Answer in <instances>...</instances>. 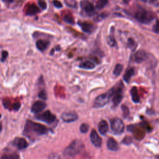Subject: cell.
Segmentation results:
<instances>
[{"instance_id": "28", "label": "cell", "mask_w": 159, "mask_h": 159, "mask_svg": "<svg viewBox=\"0 0 159 159\" xmlns=\"http://www.w3.org/2000/svg\"><path fill=\"white\" fill-rule=\"evenodd\" d=\"M122 143L126 145H129L132 143V138L130 136H126L123 139Z\"/></svg>"}, {"instance_id": "29", "label": "cell", "mask_w": 159, "mask_h": 159, "mask_svg": "<svg viewBox=\"0 0 159 159\" xmlns=\"http://www.w3.org/2000/svg\"><path fill=\"white\" fill-rule=\"evenodd\" d=\"M38 96H39V97L41 99H43V100H46L47 98V93H46L45 90H41V91L39 92Z\"/></svg>"}, {"instance_id": "14", "label": "cell", "mask_w": 159, "mask_h": 159, "mask_svg": "<svg viewBox=\"0 0 159 159\" xmlns=\"http://www.w3.org/2000/svg\"><path fill=\"white\" fill-rule=\"evenodd\" d=\"M109 129V126L108 122L106 121H101L98 125V131L102 135H104L107 133Z\"/></svg>"}, {"instance_id": "8", "label": "cell", "mask_w": 159, "mask_h": 159, "mask_svg": "<svg viewBox=\"0 0 159 159\" xmlns=\"http://www.w3.org/2000/svg\"><path fill=\"white\" fill-rule=\"evenodd\" d=\"M81 7L83 11L88 16H93L95 13V8L93 5L88 1H84L81 3Z\"/></svg>"}, {"instance_id": "41", "label": "cell", "mask_w": 159, "mask_h": 159, "mask_svg": "<svg viewBox=\"0 0 159 159\" xmlns=\"http://www.w3.org/2000/svg\"><path fill=\"white\" fill-rule=\"evenodd\" d=\"M1 117H2V114H0V118H1Z\"/></svg>"}, {"instance_id": "42", "label": "cell", "mask_w": 159, "mask_h": 159, "mask_svg": "<svg viewBox=\"0 0 159 159\" xmlns=\"http://www.w3.org/2000/svg\"><path fill=\"white\" fill-rule=\"evenodd\" d=\"M158 159H159V156H158Z\"/></svg>"}, {"instance_id": "25", "label": "cell", "mask_w": 159, "mask_h": 159, "mask_svg": "<svg viewBox=\"0 0 159 159\" xmlns=\"http://www.w3.org/2000/svg\"><path fill=\"white\" fill-rule=\"evenodd\" d=\"M108 3V0H98L96 3V8L98 9H101L104 8Z\"/></svg>"}, {"instance_id": "6", "label": "cell", "mask_w": 159, "mask_h": 159, "mask_svg": "<svg viewBox=\"0 0 159 159\" xmlns=\"http://www.w3.org/2000/svg\"><path fill=\"white\" fill-rule=\"evenodd\" d=\"M113 103L114 107L117 106L121 102L123 98V88L122 86H119L118 88H113Z\"/></svg>"}, {"instance_id": "21", "label": "cell", "mask_w": 159, "mask_h": 159, "mask_svg": "<svg viewBox=\"0 0 159 159\" xmlns=\"http://www.w3.org/2000/svg\"><path fill=\"white\" fill-rule=\"evenodd\" d=\"M134 69L133 68H129L123 77L124 80H125V81L126 83H129V81H130L131 77L134 75Z\"/></svg>"}, {"instance_id": "24", "label": "cell", "mask_w": 159, "mask_h": 159, "mask_svg": "<svg viewBox=\"0 0 159 159\" xmlns=\"http://www.w3.org/2000/svg\"><path fill=\"white\" fill-rule=\"evenodd\" d=\"M1 159H19V155L16 153L5 154L2 157Z\"/></svg>"}, {"instance_id": "33", "label": "cell", "mask_w": 159, "mask_h": 159, "mask_svg": "<svg viewBox=\"0 0 159 159\" xmlns=\"http://www.w3.org/2000/svg\"><path fill=\"white\" fill-rule=\"evenodd\" d=\"M53 4H54V6H56L57 8H61L63 6L62 4L59 0H54V1H53Z\"/></svg>"}, {"instance_id": "32", "label": "cell", "mask_w": 159, "mask_h": 159, "mask_svg": "<svg viewBox=\"0 0 159 159\" xmlns=\"http://www.w3.org/2000/svg\"><path fill=\"white\" fill-rule=\"evenodd\" d=\"M153 31L156 34H159V21H157L153 27Z\"/></svg>"}, {"instance_id": "36", "label": "cell", "mask_w": 159, "mask_h": 159, "mask_svg": "<svg viewBox=\"0 0 159 159\" xmlns=\"http://www.w3.org/2000/svg\"><path fill=\"white\" fill-rule=\"evenodd\" d=\"M141 126H142V127H143L145 130L150 131V130H149V128H150L149 125V124H147V122H143L142 124H141Z\"/></svg>"}, {"instance_id": "17", "label": "cell", "mask_w": 159, "mask_h": 159, "mask_svg": "<svg viewBox=\"0 0 159 159\" xmlns=\"http://www.w3.org/2000/svg\"><path fill=\"white\" fill-rule=\"evenodd\" d=\"M107 147L108 149L112 151H117L119 149L118 144L116 142V140L112 137L108 139L107 141Z\"/></svg>"}, {"instance_id": "10", "label": "cell", "mask_w": 159, "mask_h": 159, "mask_svg": "<svg viewBox=\"0 0 159 159\" xmlns=\"http://www.w3.org/2000/svg\"><path fill=\"white\" fill-rule=\"evenodd\" d=\"M45 103L41 101H36L32 106L31 112L34 113H39L40 112H42L45 108Z\"/></svg>"}, {"instance_id": "15", "label": "cell", "mask_w": 159, "mask_h": 159, "mask_svg": "<svg viewBox=\"0 0 159 159\" xmlns=\"http://www.w3.org/2000/svg\"><path fill=\"white\" fill-rule=\"evenodd\" d=\"M80 26L82 30L86 33H92L95 29V27L92 24L87 22L81 23H80Z\"/></svg>"}, {"instance_id": "16", "label": "cell", "mask_w": 159, "mask_h": 159, "mask_svg": "<svg viewBox=\"0 0 159 159\" xmlns=\"http://www.w3.org/2000/svg\"><path fill=\"white\" fill-rule=\"evenodd\" d=\"M147 57L146 52L143 50L138 51L134 56V60L137 63H141L145 60Z\"/></svg>"}, {"instance_id": "4", "label": "cell", "mask_w": 159, "mask_h": 159, "mask_svg": "<svg viewBox=\"0 0 159 159\" xmlns=\"http://www.w3.org/2000/svg\"><path fill=\"white\" fill-rule=\"evenodd\" d=\"M112 97V90L111 89L107 93H104L98 96L94 101L95 108H102L107 104L110 98Z\"/></svg>"}, {"instance_id": "7", "label": "cell", "mask_w": 159, "mask_h": 159, "mask_svg": "<svg viewBox=\"0 0 159 159\" xmlns=\"http://www.w3.org/2000/svg\"><path fill=\"white\" fill-rule=\"evenodd\" d=\"M36 118L39 121L47 122L48 124H52L56 121V116L53 114L50 111H46L44 113L38 115Z\"/></svg>"}, {"instance_id": "20", "label": "cell", "mask_w": 159, "mask_h": 159, "mask_svg": "<svg viewBox=\"0 0 159 159\" xmlns=\"http://www.w3.org/2000/svg\"><path fill=\"white\" fill-rule=\"evenodd\" d=\"M80 68L86 70H92L95 68V65L93 62L90 61H85L84 62H82L79 65Z\"/></svg>"}, {"instance_id": "13", "label": "cell", "mask_w": 159, "mask_h": 159, "mask_svg": "<svg viewBox=\"0 0 159 159\" xmlns=\"http://www.w3.org/2000/svg\"><path fill=\"white\" fill-rule=\"evenodd\" d=\"M39 12V9L35 4H31L26 9V14L27 16H33Z\"/></svg>"}, {"instance_id": "38", "label": "cell", "mask_w": 159, "mask_h": 159, "mask_svg": "<svg viewBox=\"0 0 159 159\" xmlns=\"http://www.w3.org/2000/svg\"><path fill=\"white\" fill-rule=\"evenodd\" d=\"M129 1H130V0H124V2L126 3H128Z\"/></svg>"}, {"instance_id": "39", "label": "cell", "mask_w": 159, "mask_h": 159, "mask_svg": "<svg viewBox=\"0 0 159 159\" xmlns=\"http://www.w3.org/2000/svg\"><path fill=\"white\" fill-rule=\"evenodd\" d=\"M2 124H0V132L2 131Z\"/></svg>"}, {"instance_id": "19", "label": "cell", "mask_w": 159, "mask_h": 159, "mask_svg": "<svg viewBox=\"0 0 159 159\" xmlns=\"http://www.w3.org/2000/svg\"><path fill=\"white\" fill-rule=\"evenodd\" d=\"M131 93L132 101L134 103H139V101H140V96H139V93H138L137 88L136 86H134L131 89Z\"/></svg>"}, {"instance_id": "30", "label": "cell", "mask_w": 159, "mask_h": 159, "mask_svg": "<svg viewBox=\"0 0 159 159\" xmlns=\"http://www.w3.org/2000/svg\"><path fill=\"white\" fill-rule=\"evenodd\" d=\"M38 4L39 6L42 9H45L47 7V3L45 2V0H39L38 1Z\"/></svg>"}, {"instance_id": "31", "label": "cell", "mask_w": 159, "mask_h": 159, "mask_svg": "<svg viewBox=\"0 0 159 159\" xmlns=\"http://www.w3.org/2000/svg\"><path fill=\"white\" fill-rule=\"evenodd\" d=\"M21 103L19 102H16L13 104V110L14 111H18L21 108Z\"/></svg>"}, {"instance_id": "26", "label": "cell", "mask_w": 159, "mask_h": 159, "mask_svg": "<svg viewBox=\"0 0 159 159\" xmlns=\"http://www.w3.org/2000/svg\"><path fill=\"white\" fill-rule=\"evenodd\" d=\"M122 114L123 116L125 117H127L129 115V110L126 107V105H122Z\"/></svg>"}, {"instance_id": "3", "label": "cell", "mask_w": 159, "mask_h": 159, "mask_svg": "<svg viewBox=\"0 0 159 159\" xmlns=\"http://www.w3.org/2000/svg\"><path fill=\"white\" fill-rule=\"evenodd\" d=\"M136 19L143 24H149L154 20V14L147 10H139L135 14Z\"/></svg>"}, {"instance_id": "37", "label": "cell", "mask_w": 159, "mask_h": 159, "mask_svg": "<svg viewBox=\"0 0 159 159\" xmlns=\"http://www.w3.org/2000/svg\"><path fill=\"white\" fill-rule=\"evenodd\" d=\"M3 105H4V107L6 108H8L9 109V107H10V103L8 100H5L4 102H3Z\"/></svg>"}, {"instance_id": "11", "label": "cell", "mask_w": 159, "mask_h": 159, "mask_svg": "<svg viewBox=\"0 0 159 159\" xmlns=\"http://www.w3.org/2000/svg\"><path fill=\"white\" fill-rule=\"evenodd\" d=\"M13 145L20 150H23L27 147L28 143L26 140L23 137H16L13 141Z\"/></svg>"}, {"instance_id": "27", "label": "cell", "mask_w": 159, "mask_h": 159, "mask_svg": "<svg viewBox=\"0 0 159 159\" xmlns=\"http://www.w3.org/2000/svg\"><path fill=\"white\" fill-rule=\"evenodd\" d=\"M80 130L82 133H86L88 131V130H89V126H88L87 124L83 123L80 126Z\"/></svg>"}, {"instance_id": "9", "label": "cell", "mask_w": 159, "mask_h": 159, "mask_svg": "<svg viewBox=\"0 0 159 159\" xmlns=\"http://www.w3.org/2000/svg\"><path fill=\"white\" fill-rule=\"evenodd\" d=\"M61 117L62 120L65 122H72L77 121L78 119L77 114L75 112H65L63 113Z\"/></svg>"}, {"instance_id": "40", "label": "cell", "mask_w": 159, "mask_h": 159, "mask_svg": "<svg viewBox=\"0 0 159 159\" xmlns=\"http://www.w3.org/2000/svg\"><path fill=\"white\" fill-rule=\"evenodd\" d=\"M140 1H142V2H146L147 0H140Z\"/></svg>"}, {"instance_id": "22", "label": "cell", "mask_w": 159, "mask_h": 159, "mask_svg": "<svg viewBox=\"0 0 159 159\" xmlns=\"http://www.w3.org/2000/svg\"><path fill=\"white\" fill-rule=\"evenodd\" d=\"M63 21L65 22H66L68 24H74L75 23V20H74V17L70 14H66L64 17H63Z\"/></svg>"}, {"instance_id": "35", "label": "cell", "mask_w": 159, "mask_h": 159, "mask_svg": "<svg viewBox=\"0 0 159 159\" xmlns=\"http://www.w3.org/2000/svg\"><path fill=\"white\" fill-rule=\"evenodd\" d=\"M8 52L4 50L2 52V62H5L6 59V58L8 57Z\"/></svg>"}, {"instance_id": "1", "label": "cell", "mask_w": 159, "mask_h": 159, "mask_svg": "<svg viewBox=\"0 0 159 159\" xmlns=\"http://www.w3.org/2000/svg\"><path fill=\"white\" fill-rule=\"evenodd\" d=\"M48 129L41 124L27 120L25 124L24 135L31 140H34L37 137L47 134Z\"/></svg>"}, {"instance_id": "34", "label": "cell", "mask_w": 159, "mask_h": 159, "mask_svg": "<svg viewBox=\"0 0 159 159\" xmlns=\"http://www.w3.org/2000/svg\"><path fill=\"white\" fill-rule=\"evenodd\" d=\"M134 45H136V43L132 39H129L128 41V46L129 48H134Z\"/></svg>"}, {"instance_id": "23", "label": "cell", "mask_w": 159, "mask_h": 159, "mask_svg": "<svg viewBox=\"0 0 159 159\" xmlns=\"http://www.w3.org/2000/svg\"><path fill=\"white\" fill-rule=\"evenodd\" d=\"M122 70H123V66L121 64H117L114 69V71H113V74L115 76L117 77L119 76L121 72H122Z\"/></svg>"}, {"instance_id": "18", "label": "cell", "mask_w": 159, "mask_h": 159, "mask_svg": "<svg viewBox=\"0 0 159 159\" xmlns=\"http://www.w3.org/2000/svg\"><path fill=\"white\" fill-rule=\"evenodd\" d=\"M49 42L46 41L39 40L36 42V47L40 51H44L49 46Z\"/></svg>"}, {"instance_id": "2", "label": "cell", "mask_w": 159, "mask_h": 159, "mask_svg": "<svg viewBox=\"0 0 159 159\" xmlns=\"http://www.w3.org/2000/svg\"><path fill=\"white\" fill-rule=\"evenodd\" d=\"M83 146L81 141L75 140L70 144L65 150V155L70 157H74L81 152Z\"/></svg>"}, {"instance_id": "5", "label": "cell", "mask_w": 159, "mask_h": 159, "mask_svg": "<svg viewBox=\"0 0 159 159\" xmlns=\"http://www.w3.org/2000/svg\"><path fill=\"white\" fill-rule=\"evenodd\" d=\"M111 128L113 133L121 134L125 130V124L119 118H114L111 121Z\"/></svg>"}, {"instance_id": "12", "label": "cell", "mask_w": 159, "mask_h": 159, "mask_svg": "<svg viewBox=\"0 0 159 159\" xmlns=\"http://www.w3.org/2000/svg\"><path fill=\"white\" fill-rule=\"evenodd\" d=\"M90 140L92 144L96 147H100L102 144L101 137L95 129H92L90 134Z\"/></svg>"}]
</instances>
